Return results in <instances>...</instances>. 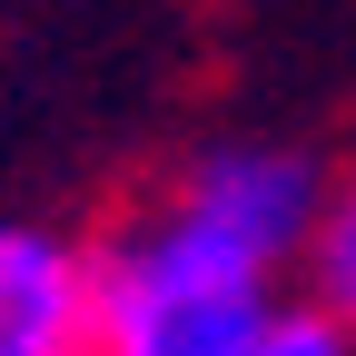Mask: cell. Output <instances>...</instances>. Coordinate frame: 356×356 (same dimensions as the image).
<instances>
[{
    "label": "cell",
    "mask_w": 356,
    "mask_h": 356,
    "mask_svg": "<svg viewBox=\"0 0 356 356\" xmlns=\"http://www.w3.org/2000/svg\"><path fill=\"white\" fill-rule=\"evenodd\" d=\"M178 208L208 218L218 238H238L248 257H297L307 238H317V218H327V188H317V159H297V149H208L188 168V188H178Z\"/></svg>",
    "instance_id": "2"
},
{
    "label": "cell",
    "mask_w": 356,
    "mask_h": 356,
    "mask_svg": "<svg viewBox=\"0 0 356 356\" xmlns=\"http://www.w3.org/2000/svg\"><path fill=\"white\" fill-rule=\"evenodd\" d=\"M79 356H89V346H79Z\"/></svg>",
    "instance_id": "6"
},
{
    "label": "cell",
    "mask_w": 356,
    "mask_h": 356,
    "mask_svg": "<svg viewBox=\"0 0 356 356\" xmlns=\"http://www.w3.org/2000/svg\"><path fill=\"white\" fill-rule=\"evenodd\" d=\"M89 277L99 257H79L50 228H0V356H79L89 346Z\"/></svg>",
    "instance_id": "3"
},
{
    "label": "cell",
    "mask_w": 356,
    "mask_h": 356,
    "mask_svg": "<svg viewBox=\"0 0 356 356\" xmlns=\"http://www.w3.org/2000/svg\"><path fill=\"white\" fill-rule=\"evenodd\" d=\"M277 267L218 238L208 218L168 208L89 277V356H257L277 327Z\"/></svg>",
    "instance_id": "1"
},
{
    "label": "cell",
    "mask_w": 356,
    "mask_h": 356,
    "mask_svg": "<svg viewBox=\"0 0 356 356\" xmlns=\"http://www.w3.org/2000/svg\"><path fill=\"white\" fill-rule=\"evenodd\" d=\"M257 356H346V317H327V307H277V327H267Z\"/></svg>",
    "instance_id": "5"
},
{
    "label": "cell",
    "mask_w": 356,
    "mask_h": 356,
    "mask_svg": "<svg viewBox=\"0 0 356 356\" xmlns=\"http://www.w3.org/2000/svg\"><path fill=\"white\" fill-rule=\"evenodd\" d=\"M307 248H317V307L356 327V188L327 198V218H317V238H307Z\"/></svg>",
    "instance_id": "4"
}]
</instances>
